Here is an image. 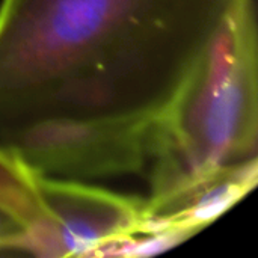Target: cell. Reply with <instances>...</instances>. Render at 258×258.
Wrapping results in <instances>:
<instances>
[{"mask_svg":"<svg viewBox=\"0 0 258 258\" xmlns=\"http://www.w3.org/2000/svg\"><path fill=\"white\" fill-rule=\"evenodd\" d=\"M0 209L23 227L38 221L44 210L36 189V175L0 150Z\"/></svg>","mask_w":258,"mask_h":258,"instance_id":"5","label":"cell"},{"mask_svg":"<svg viewBox=\"0 0 258 258\" xmlns=\"http://www.w3.org/2000/svg\"><path fill=\"white\" fill-rule=\"evenodd\" d=\"M192 236L183 231H144L135 230L133 233L116 239L103 248L97 257H151L162 254L177 245L186 242Z\"/></svg>","mask_w":258,"mask_h":258,"instance_id":"6","label":"cell"},{"mask_svg":"<svg viewBox=\"0 0 258 258\" xmlns=\"http://www.w3.org/2000/svg\"><path fill=\"white\" fill-rule=\"evenodd\" d=\"M42 216L23 227L14 252L33 257H97L138 228L145 200L88 184L85 180L36 175Z\"/></svg>","mask_w":258,"mask_h":258,"instance_id":"3","label":"cell"},{"mask_svg":"<svg viewBox=\"0 0 258 258\" xmlns=\"http://www.w3.org/2000/svg\"><path fill=\"white\" fill-rule=\"evenodd\" d=\"M257 181V157L221 166L166 195L145 198L136 230L195 236L242 201Z\"/></svg>","mask_w":258,"mask_h":258,"instance_id":"4","label":"cell"},{"mask_svg":"<svg viewBox=\"0 0 258 258\" xmlns=\"http://www.w3.org/2000/svg\"><path fill=\"white\" fill-rule=\"evenodd\" d=\"M231 2L0 0V150L35 175H145Z\"/></svg>","mask_w":258,"mask_h":258,"instance_id":"1","label":"cell"},{"mask_svg":"<svg viewBox=\"0 0 258 258\" xmlns=\"http://www.w3.org/2000/svg\"><path fill=\"white\" fill-rule=\"evenodd\" d=\"M257 17L233 0L212 42L154 124L145 175L150 197L257 157Z\"/></svg>","mask_w":258,"mask_h":258,"instance_id":"2","label":"cell"},{"mask_svg":"<svg viewBox=\"0 0 258 258\" xmlns=\"http://www.w3.org/2000/svg\"><path fill=\"white\" fill-rule=\"evenodd\" d=\"M23 225L8 212L0 209V251H11Z\"/></svg>","mask_w":258,"mask_h":258,"instance_id":"7","label":"cell"}]
</instances>
